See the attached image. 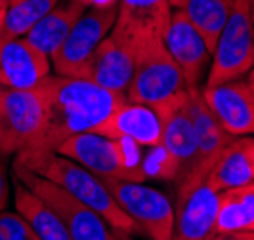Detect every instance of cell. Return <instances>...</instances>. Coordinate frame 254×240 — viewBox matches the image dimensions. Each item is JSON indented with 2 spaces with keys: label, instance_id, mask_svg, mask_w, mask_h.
I'll list each match as a JSON object with an SVG mask.
<instances>
[{
  "label": "cell",
  "instance_id": "3",
  "mask_svg": "<svg viewBox=\"0 0 254 240\" xmlns=\"http://www.w3.org/2000/svg\"><path fill=\"white\" fill-rule=\"evenodd\" d=\"M143 147L128 139H109L94 132L76 134L58 147V154L75 160L103 181L143 183Z\"/></svg>",
  "mask_w": 254,
  "mask_h": 240
},
{
  "label": "cell",
  "instance_id": "29",
  "mask_svg": "<svg viewBox=\"0 0 254 240\" xmlns=\"http://www.w3.org/2000/svg\"><path fill=\"white\" fill-rule=\"evenodd\" d=\"M107 240H132V239H130V235L119 233V231H111V233H109V239Z\"/></svg>",
  "mask_w": 254,
  "mask_h": 240
},
{
  "label": "cell",
  "instance_id": "18",
  "mask_svg": "<svg viewBox=\"0 0 254 240\" xmlns=\"http://www.w3.org/2000/svg\"><path fill=\"white\" fill-rule=\"evenodd\" d=\"M172 15L168 0H119L115 31L134 40L163 38Z\"/></svg>",
  "mask_w": 254,
  "mask_h": 240
},
{
  "label": "cell",
  "instance_id": "23",
  "mask_svg": "<svg viewBox=\"0 0 254 240\" xmlns=\"http://www.w3.org/2000/svg\"><path fill=\"white\" fill-rule=\"evenodd\" d=\"M216 231H254V191L233 187L218 192Z\"/></svg>",
  "mask_w": 254,
  "mask_h": 240
},
{
  "label": "cell",
  "instance_id": "11",
  "mask_svg": "<svg viewBox=\"0 0 254 240\" xmlns=\"http://www.w3.org/2000/svg\"><path fill=\"white\" fill-rule=\"evenodd\" d=\"M136 48L138 44L134 40L111 29V33L100 42L88 63L84 65L80 78L125 96L134 75Z\"/></svg>",
  "mask_w": 254,
  "mask_h": 240
},
{
  "label": "cell",
  "instance_id": "13",
  "mask_svg": "<svg viewBox=\"0 0 254 240\" xmlns=\"http://www.w3.org/2000/svg\"><path fill=\"white\" fill-rule=\"evenodd\" d=\"M188 109H190L191 122H193V134H195V147H197V164L195 170L186 177L180 185H195L206 181L208 172L212 170L218 160L220 152L235 136L228 134L218 118L204 103L201 88L188 90Z\"/></svg>",
  "mask_w": 254,
  "mask_h": 240
},
{
  "label": "cell",
  "instance_id": "5",
  "mask_svg": "<svg viewBox=\"0 0 254 240\" xmlns=\"http://www.w3.org/2000/svg\"><path fill=\"white\" fill-rule=\"evenodd\" d=\"M254 67L253 0H233L210 57L204 86L239 80Z\"/></svg>",
  "mask_w": 254,
  "mask_h": 240
},
{
  "label": "cell",
  "instance_id": "15",
  "mask_svg": "<svg viewBox=\"0 0 254 240\" xmlns=\"http://www.w3.org/2000/svg\"><path fill=\"white\" fill-rule=\"evenodd\" d=\"M204 103L231 136L254 134V92L247 80H228L201 88Z\"/></svg>",
  "mask_w": 254,
  "mask_h": 240
},
{
  "label": "cell",
  "instance_id": "28",
  "mask_svg": "<svg viewBox=\"0 0 254 240\" xmlns=\"http://www.w3.org/2000/svg\"><path fill=\"white\" fill-rule=\"evenodd\" d=\"M86 8H96V6H117L119 0H82Z\"/></svg>",
  "mask_w": 254,
  "mask_h": 240
},
{
  "label": "cell",
  "instance_id": "9",
  "mask_svg": "<svg viewBox=\"0 0 254 240\" xmlns=\"http://www.w3.org/2000/svg\"><path fill=\"white\" fill-rule=\"evenodd\" d=\"M117 204L151 240H170L174 208L161 191L136 181H103Z\"/></svg>",
  "mask_w": 254,
  "mask_h": 240
},
{
  "label": "cell",
  "instance_id": "26",
  "mask_svg": "<svg viewBox=\"0 0 254 240\" xmlns=\"http://www.w3.org/2000/svg\"><path fill=\"white\" fill-rule=\"evenodd\" d=\"M8 196H10V181H8V174H6L4 158H2V154H0V212L6 208Z\"/></svg>",
  "mask_w": 254,
  "mask_h": 240
},
{
  "label": "cell",
  "instance_id": "7",
  "mask_svg": "<svg viewBox=\"0 0 254 240\" xmlns=\"http://www.w3.org/2000/svg\"><path fill=\"white\" fill-rule=\"evenodd\" d=\"M13 176L17 181H21L27 189H31L40 200L50 206L54 214L62 219L65 229L69 231L73 240H107L109 229L102 215H98L92 208L82 204L73 194H69L54 181L40 177L29 170L15 168Z\"/></svg>",
  "mask_w": 254,
  "mask_h": 240
},
{
  "label": "cell",
  "instance_id": "21",
  "mask_svg": "<svg viewBox=\"0 0 254 240\" xmlns=\"http://www.w3.org/2000/svg\"><path fill=\"white\" fill-rule=\"evenodd\" d=\"M13 202L17 214L25 217L40 240H73L62 219L54 214L50 206L40 200L33 191L27 189L17 179L13 187Z\"/></svg>",
  "mask_w": 254,
  "mask_h": 240
},
{
  "label": "cell",
  "instance_id": "32",
  "mask_svg": "<svg viewBox=\"0 0 254 240\" xmlns=\"http://www.w3.org/2000/svg\"><path fill=\"white\" fill-rule=\"evenodd\" d=\"M15 2H17V0H0V8H8V6H12Z\"/></svg>",
  "mask_w": 254,
  "mask_h": 240
},
{
  "label": "cell",
  "instance_id": "20",
  "mask_svg": "<svg viewBox=\"0 0 254 240\" xmlns=\"http://www.w3.org/2000/svg\"><path fill=\"white\" fill-rule=\"evenodd\" d=\"M86 12V4L82 0H60L50 12L46 13L37 25L33 27L25 38L42 53L50 57L69 37L78 17Z\"/></svg>",
  "mask_w": 254,
  "mask_h": 240
},
{
  "label": "cell",
  "instance_id": "8",
  "mask_svg": "<svg viewBox=\"0 0 254 240\" xmlns=\"http://www.w3.org/2000/svg\"><path fill=\"white\" fill-rule=\"evenodd\" d=\"M117 21V6L86 8L71 29L65 42L50 55V63L58 76L80 78L84 65L100 46L103 38L111 33Z\"/></svg>",
  "mask_w": 254,
  "mask_h": 240
},
{
  "label": "cell",
  "instance_id": "6",
  "mask_svg": "<svg viewBox=\"0 0 254 240\" xmlns=\"http://www.w3.org/2000/svg\"><path fill=\"white\" fill-rule=\"evenodd\" d=\"M46 122L44 80L31 90H6L0 103V154H17L37 145Z\"/></svg>",
  "mask_w": 254,
  "mask_h": 240
},
{
  "label": "cell",
  "instance_id": "16",
  "mask_svg": "<svg viewBox=\"0 0 254 240\" xmlns=\"http://www.w3.org/2000/svg\"><path fill=\"white\" fill-rule=\"evenodd\" d=\"M52 63L25 37L0 38V84L8 90H31L50 76Z\"/></svg>",
  "mask_w": 254,
  "mask_h": 240
},
{
  "label": "cell",
  "instance_id": "2",
  "mask_svg": "<svg viewBox=\"0 0 254 240\" xmlns=\"http://www.w3.org/2000/svg\"><path fill=\"white\" fill-rule=\"evenodd\" d=\"M13 166L54 181L82 204L92 208L98 215H102L105 223L113 231L125 235L141 233L140 225L117 204L103 179L94 176L80 164H76L75 160L58 152L23 151L15 154Z\"/></svg>",
  "mask_w": 254,
  "mask_h": 240
},
{
  "label": "cell",
  "instance_id": "1",
  "mask_svg": "<svg viewBox=\"0 0 254 240\" xmlns=\"http://www.w3.org/2000/svg\"><path fill=\"white\" fill-rule=\"evenodd\" d=\"M44 88L46 122L37 145L29 151L56 152L65 139L102 126L109 114L127 101L125 96L96 86L84 78L50 75L44 78Z\"/></svg>",
  "mask_w": 254,
  "mask_h": 240
},
{
  "label": "cell",
  "instance_id": "33",
  "mask_svg": "<svg viewBox=\"0 0 254 240\" xmlns=\"http://www.w3.org/2000/svg\"><path fill=\"white\" fill-rule=\"evenodd\" d=\"M4 17H6V8H0V31H2V25H4Z\"/></svg>",
  "mask_w": 254,
  "mask_h": 240
},
{
  "label": "cell",
  "instance_id": "22",
  "mask_svg": "<svg viewBox=\"0 0 254 240\" xmlns=\"http://www.w3.org/2000/svg\"><path fill=\"white\" fill-rule=\"evenodd\" d=\"M231 4L233 0H186L184 6L180 8L191 21V25L203 37L204 44L210 51V57L218 37L228 21Z\"/></svg>",
  "mask_w": 254,
  "mask_h": 240
},
{
  "label": "cell",
  "instance_id": "36",
  "mask_svg": "<svg viewBox=\"0 0 254 240\" xmlns=\"http://www.w3.org/2000/svg\"><path fill=\"white\" fill-rule=\"evenodd\" d=\"M253 23H254V0H253Z\"/></svg>",
  "mask_w": 254,
  "mask_h": 240
},
{
  "label": "cell",
  "instance_id": "27",
  "mask_svg": "<svg viewBox=\"0 0 254 240\" xmlns=\"http://www.w3.org/2000/svg\"><path fill=\"white\" fill-rule=\"evenodd\" d=\"M214 240H254V231H222Z\"/></svg>",
  "mask_w": 254,
  "mask_h": 240
},
{
  "label": "cell",
  "instance_id": "25",
  "mask_svg": "<svg viewBox=\"0 0 254 240\" xmlns=\"http://www.w3.org/2000/svg\"><path fill=\"white\" fill-rule=\"evenodd\" d=\"M0 240H40L25 217L17 212H0Z\"/></svg>",
  "mask_w": 254,
  "mask_h": 240
},
{
  "label": "cell",
  "instance_id": "35",
  "mask_svg": "<svg viewBox=\"0 0 254 240\" xmlns=\"http://www.w3.org/2000/svg\"><path fill=\"white\" fill-rule=\"evenodd\" d=\"M245 187H249V189H253V191H254V181L251 183V185H245Z\"/></svg>",
  "mask_w": 254,
  "mask_h": 240
},
{
  "label": "cell",
  "instance_id": "4",
  "mask_svg": "<svg viewBox=\"0 0 254 240\" xmlns=\"http://www.w3.org/2000/svg\"><path fill=\"white\" fill-rule=\"evenodd\" d=\"M186 90L184 75L166 50L163 38H145L138 42L134 75L125 94L127 101L153 109Z\"/></svg>",
  "mask_w": 254,
  "mask_h": 240
},
{
  "label": "cell",
  "instance_id": "17",
  "mask_svg": "<svg viewBox=\"0 0 254 240\" xmlns=\"http://www.w3.org/2000/svg\"><path fill=\"white\" fill-rule=\"evenodd\" d=\"M94 134L109 139H128L141 147L161 145V124L157 113L140 103H121L102 126L94 130Z\"/></svg>",
  "mask_w": 254,
  "mask_h": 240
},
{
  "label": "cell",
  "instance_id": "24",
  "mask_svg": "<svg viewBox=\"0 0 254 240\" xmlns=\"http://www.w3.org/2000/svg\"><path fill=\"white\" fill-rule=\"evenodd\" d=\"M60 0H17L6 8L0 38L25 37Z\"/></svg>",
  "mask_w": 254,
  "mask_h": 240
},
{
  "label": "cell",
  "instance_id": "34",
  "mask_svg": "<svg viewBox=\"0 0 254 240\" xmlns=\"http://www.w3.org/2000/svg\"><path fill=\"white\" fill-rule=\"evenodd\" d=\"M6 90H8V88H4V86L0 84V103H2V97H4V94H6Z\"/></svg>",
  "mask_w": 254,
  "mask_h": 240
},
{
  "label": "cell",
  "instance_id": "30",
  "mask_svg": "<svg viewBox=\"0 0 254 240\" xmlns=\"http://www.w3.org/2000/svg\"><path fill=\"white\" fill-rule=\"evenodd\" d=\"M247 84H249V88L254 92V67L249 71V76H247Z\"/></svg>",
  "mask_w": 254,
  "mask_h": 240
},
{
  "label": "cell",
  "instance_id": "12",
  "mask_svg": "<svg viewBox=\"0 0 254 240\" xmlns=\"http://www.w3.org/2000/svg\"><path fill=\"white\" fill-rule=\"evenodd\" d=\"M218 192L206 181L178 187V208L170 240H214Z\"/></svg>",
  "mask_w": 254,
  "mask_h": 240
},
{
  "label": "cell",
  "instance_id": "19",
  "mask_svg": "<svg viewBox=\"0 0 254 240\" xmlns=\"http://www.w3.org/2000/svg\"><path fill=\"white\" fill-rule=\"evenodd\" d=\"M254 181V138L235 136L220 152L206 176V183L222 192L233 187H245Z\"/></svg>",
  "mask_w": 254,
  "mask_h": 240
},
{
  "label": "cell",
  "instance_id": "10",
  "mask_svg": "<svg viewBox=\"0 0 254 240\" xmlns=\"http://www.w3.org/2000/svg\"><path fill=\"white\" fill-rule=\"evenodd\" d=\"M153 111L157 113L161 124V147L174 162L178 170L176 181L182 183L197 164L195 134L188 109V90L153 107Z\"/></svg>",
  "mask_w": 254,
  "mask_h": 240
},
{
  "label": "cell",
  "instance_id": "14",
  "mask_svg": "<svg viewBox=\"0 0 254 240\" xmlns=\"http://www.w3.org/2000/svg\"><path fill=\"white\" fill-rule=\"evenodd\" d=\"M163 42L184 75L186 88H201V80L210 67V51L199 31L191 25L180 8L172 10Z\"/></svg>",
  "mask_w": 254,
  "mask_h": 240
},
{
  "label": "cell",
  "instance_id": "31",
  "mask_svg": "<svg viewBox=\"0 0 254 240\" xmlns=\"http://www.w3.org/2000/svg\"><path fill=\"white\" fill-rule=\"evenodd\" d=\"M168 2H170L172 10H178V8H182V6H184V2H186V0H168Z\"/></svg>",
  "mask_w": 254,
  "mask_h": 240
}]
</instances>
